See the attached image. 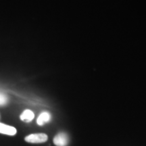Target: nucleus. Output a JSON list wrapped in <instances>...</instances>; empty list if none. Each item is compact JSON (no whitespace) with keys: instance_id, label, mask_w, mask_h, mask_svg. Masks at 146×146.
<instances>
[{"instance_id":"f257e3e1","label":"nucleus","mask_w":146,"mask_h":146,"mask_svg":"<svg viewBox=\"0 0 146 146\" xmlns=\"http://www.w3.org/2000/svg\"><path fill=\"white\" fill-rule=\"evenodd\" d=\"M48 139V137L45 133H35L29 135L25 137V140L28 143H41L46 142Z\"/></svg>"},{"instance_id":"f03ea898","label":"nucleus","mask_w":146,"mask_h":146,"mask_svg":"<svg viewBox=\"0 0 146 146\" xmlns=\"http://www.w3.org/2000/svg\"><path fill=\"white\" fill-rule=\"evenodd\" d=\"M68 142V135L64 132L59 133L54 138V143L56 146H67Z\"/></svg>"},{"instance_id":"7ed1b4c3","label":"nucleus","mask_w":146,"mask_h":146,"mask_svg":"<svg viewBox=\"0 0 146 146\" xmlns=\"http://www.w3.org/2000/svg\"><path fill=\"white\" fill-rule=\"evenodd\" d=\"M16 133H17V130L15 127L0 123V133L7 135L14 136L16 134Z\"/></svg>"},{"instance_id":"20e7f679","label":"nucleus","mask_w":146,"mask_h":146,"mask_svg":"<svg viewBox=\"0 0 146 146\" xmlns=\"http://www.w3.org/2000/svg\"><path fill=\"white\" fill-rule=\"evenodd\" d=\"M51 120V114L47 112H43L39 115L36 120V123L39 126H43Z\"/></svg>"},{"instance_id":"39448f33","label":"nucleus","mask_w":146,"mask_h":146,"mask_svg":"<svg viewBox=\"0 0 146 146\" xmlns=\"http://www.w3.org/2000/svg\"><path fill=\"white\" fill-rule=\"evenodd\" d=\"M35 114L31 110H25L21 115V119L25 123H30L33 120Z\"/></svg>"},{"instance_id":"423d86ee","label":"nucleus","mask_w":146,"mask_h":146,"mask_svg":"<svg viewBox=\"0 0 146 146\" xmlns=\"http://www.w3.org/2000/svg\"><path fill=\"white\" fill-rule=\"evenodd\" d=\"M7 100H8V99H7L6 96L0 94V106L5 105L7 103Z\"/></svg>"}]
</instances>
